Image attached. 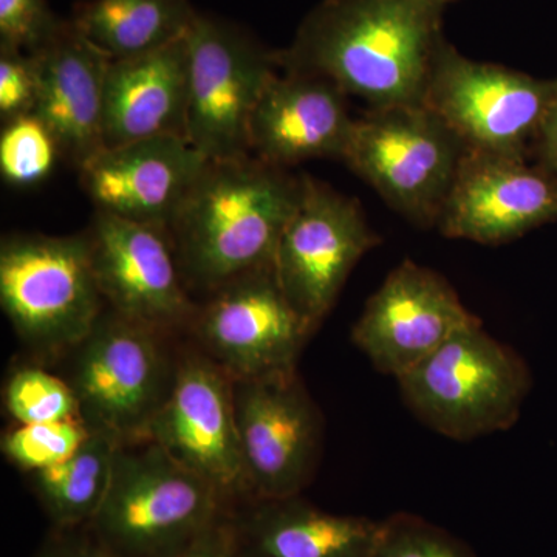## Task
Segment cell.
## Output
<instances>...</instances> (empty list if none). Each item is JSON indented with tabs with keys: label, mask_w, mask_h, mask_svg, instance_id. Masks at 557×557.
<instances>
[{
	"label": "cell",
	"mask_w": 557,
	"mask_h": 557,
	"mask_svg": "<svg viewBox=\"0 0 557 557\" xmlns=\"http://www.w3.org/2000/svg\"><path fill=\"white\" fill-rule=\"evenodd\" d=\"M440 0H322L278 65L319 76L370 110L424 106L443 44Z\"/></svg>",
	"instance_id": "obj_1"
},
{
	"label": "cell",
	"mask_w": 557,
	"mask_h": 557,
	"mask_svg": "<svg viewBox=\"0 0 557 557\" xmlns=\"http://www.w3.org/2000/svg\"><path fill=\"white\" fill-rule=\"evenodd\" d=\"M300 190L302 178L251 153L209 161L170 226L188 288L209 295L233 278L273 267Z\"/></svg>",
	"instance_id": "obj_2"
},
{
	"label": "cell",
	"mask_w": 557,
	"mask_h": 557,
	"mask_svg": "<svg viewBox=\"0 0 557 557\" xmlns=\"http://www.w3.org/2000/svg\"><path fill=\"white\" fill-rule=\"evenodd\" d=\"M397 381L413 416L457 442L515 426L531 387L525 361L491 336L480 319Z\"/></svg>",
	"instance_id": "obj_3"
},
{
	"label": "cell",
	"mask_w": 557,
	"mask_h": 557,
	"mask_svg": "<svg viewBox=\"0 0 557 557\" xmlns=\"http://www.w3.org/2000/svg\"><path fill=\"white\" fill-rule=\"evenodd\" d=\"M226 507L207 480L141 440L116 449L108 494L89 528L116 557H168Z\"/></svg>",
	"instance_id": "obj_4"
},
{
	"label": "cell",
	"mask_w": 557,
	"mask_h": 557,
	"mask_svg": "<svg viewBox=\"0 0 557 557\" xmlns=\"http://www.w3.org/2000/svg\"><path fill=\"white\" fill-rule=\"evenodd\" d=\"M0 306L39 357H61L79 346L106 310L87 234L3 236Z\"/></svg>",
	"instance_id": "obj_5"
},
{
	"label": "cell",
	"mask_w": 557,
	"mask_h": 557,
	"mask_svg": "<svg viewBox=\"0 0 557 557\" xmlns=\"http://www.w3.org/2000/svg\"><path fill=\"white\" fill-rule=\"evenodd\" d=\"M467 145L424 106L370 110L355 121L344 163L403 218L437 226Z\"/></svg>",
	"instance_id": "obj_6"
},
{
	"label": "cell",
	"mask_w": 557,
	"mask_h": 557,
	"mask_svg": "<svg viewBox=\"0 0 557 557\" xmlns=\"http://www.w3.org/2000/svg\"><path fill=\"white\" fill-rule=\"evenodd\" d=\"M164 338L108 309L73 348L67 381L78 399L81 420L91 432L120 445L148 440L177 368L168 357Z\"/></svg>",
	"instance_id": "obj_7"
},
{
	"label": "cell",
	"mask_w": 557,
	"mask_h": 557,
	"mask_svg": "<svg viewBox=\"0 0 557 557\" xmlns=\"http://www.w3.org/2000/svg\"><path fill=\"white\" fill-rule=\"evenodd\" d=\"M556 90L557 79L469 60L446 40L424 108L445 121L468 149L528 160Z\"/></svg>",
	"instance_id": "obj_8"
},
{
	"label": "cell",
	"mask_w": 557,
	"mask_h": 557,
	"mask_svg": "<svg viewBox=\"0 0 557 557\" xmlns=\"http://www.w3.org/2000/svg\"><path fill=\"white\" fill-rule=\"evenodd\" d=\"M188 40L186 138L211 161L249 156V121L278 72L271 53L242 28L199 14Z\"/></svg>",
	"instance_id": "obj_9"
},
{
	"label": "cell",
	"mask_w": 557,
	"mask_h": 557,
	"mask_svg": "<svg viewBox=\"0 0 557 557\" xmlns=\"http://www.w3.org/2000/svg\"><path fill=\"white\" fill-rule=\"evenodd\" d=\"M189 330L231 380H252L296 372L317 329L292 306L273 265L209 293Z\"/></svg>",
	"instance_id": "obj_10"
},
{
	"label": "cell",
	"mask_w": 557,
	"mask_h": 557,
	"mask_svg": "<svg viewBox=\"0 0 557 557\" xmlns=\"http://www.w3.org/2000/svg\"><path fill=\"white\" fill-rule=\"evenodd\" d=\"M247 498L302 494L317 472L321 412L298 372L233 380Z\"/></svg>",
	"instance_id": "obj_11"
},
{
	"label": "cell",
	"mask_w": 557,
	"mask_h": 557,
	"mask_svg": "<svg viewBox=\"0 0 557 557\" xmlns=\"http://www.w3.org/2000/svg\"><path fill=\"white\" fill-rule=\"evenodd\" d=\"M300 200L278 242L274 273L314 329L335 306L359 259L380 244L355 199L304 175Z\"/></svg>",
	"instance_id": "obj_12"
},
{
	"label": "cell",
	"mask_w": 557,
	"mask_h": 557,
	"mask_svg": "<svg viewBox=\"0 0 557 557\" xmlns=\"http://www.w3.org/2000/svg\"><path fill=\"white\" fill-rule=\"evenodd\" d=\"M91 262L109 310L161 335L189 330L193 302L170 231L95 211Z\"/></svg>",
	"instance_id": "obj_13"
},
{
	"label": "cell",
	"mask_w": 557,
	"mask_h": 557,
	"mask_svg": "<svg viewBox=\"0 0 557 557\" xmlns=\"http://www.w3.org/2000/svg\"><path fill=\"white\" fill-rule=\"evenodd\" d=\"M148 440L218 490L226 505L248 497L234 416L233 380L201 351L177 361Z\"/></svg>",
	"instance_id": "obj_14"
},
{
	"label": "cell",
	"mask_w": 557,
	"mask_h": 557,
	"mask_svg": "<svg viewBox=\"0 0 557 557\" xmlns=\"http://www.w3.org/2000/svg\"><path fill=\"white\" fill-rule=\"evenodd\" d=\"M478 321L442 274L406 259L370 296L351 339L373 368L398 380Z\"/></svg>",
	"instance_id": "obj_15"
},
{
	"label": "cell",
	"mask_w": 557,
	"mask_h": 557,
	"mask_svg": "<svg viewBox=\"0 0 557 557\" xmlns=\"http://www.w3.org/2000/svg\"><path fill=\"white\" fill-rule=\"evenodd\" d=\"M555 220V174L527 159L468 149L437 226L449 239L502 245Z\"/></svg>",
	"instance_id": "obj_16"
},
{
	"label": "cell",
	"mask_w": 557,
	"mask_h": 557,
	"mask_svg": "<svg viewBox=\"0 0 557 557\" xmlns=\"http://www.w3.org/2000/svg\"><path fill=\"white\" fill-rule=\"evenodd\" d=\"M209 161L185 137L141 139L102 149L81 168V185L97 211L170 231Z\"/></svg>",
	"instance_id": "obj_17"
},
{
	"label": "cell",
	"mask_w": 557,
	"mask_h": 557,
	"mask_svg": "<svg viewBox=\"0 0 557 557\" xmlns=\"http://www.w3.org/2000/svg\"><path fill=\"white\" fill-rule=\"evenodd\" d=\"M355 121L335 84L284 70L269 81L252 112L249 152L285 170L307 160L343 161Z\"/></svg>",
	"instance_id": "obj_18"
},
{
	"label": "cell",
	"mask_w": 557,
	"mask_h": 557,
	"mask_svg": "<svg viewBox=\"0 0 557 557\" xmlns=\"http://www.w3.org/2000/svg\"><path fill=\"white\" fill-rule=\"evenodd\" d=\"M38 69L35 115L49 126L62 159L81 168L104 149L102 104L110 60L72 20L32 51Z\"/></svg>",
	"instance_id": "obj_19"
},
{
	"label": "cell",
	"mask_w": 557,
	"mask_h": 557,
	"mask_svg": "<svg viewBox=\"0 0 557 557\" xmlns=\"http://www.w3.org/2000/svg\"><path fill=\"white\" fill-rule=\"evenodd\" d=\"M225 525L231 557H368L381 520L332 515L296 494L234 502Z\"/></svg>",
	"instance_id": "obj_20"
},
{
	"label": "cell",
	"mask_w": 557,
	"mask_h": 557,
	"mask_svg": "<svg viewBox=\"0 0 557 557\" xmlns=\"http://www.w3.org/2000/svg\"><path fill=\"white\" fill-rule=\"evenodd\" d=\"M188 40L110 61L104 81V149L160 137L186 138Z\"/></svg>",
	"instance_id": "obj_21"
},
{
	"label": "cell",
	"mask_w": 557,
	"mask_h": 557,
	"mask_svg": "<svg viewBox=\"0 0 557 557\" xmlns=\"http://www.w3.org/2000/svg\"><path fill=\"white\" fill-rule=\"evenodd\" d=\"M197 16L189 0H89L81 3L72 21L110 61H116L185 39Z\"/></svg>",
	"instance_id": "obj_22"
},
{
	"label": "cell",
	"mask_w": 557,
	"mask_h": 557,
	"mask_svg": "<svg viewBox=\"0 0 557 557\" xmlns=\"http://www.w3.org/2000/svg\"><path fill=\"white\" fill-rule=\"evenodd\" d=\"M120 443L101 432H91L78 453L57 467L32 475L33 493L54 528L89 525L112 479Z\"/></svg>",
	"instance_id": "obj_23"
},
{
	"label": "cell",
	"mask_w": 557,
	"mask_h": 557,
	"mask_svg": "<svg viewBox=\"0 0 557 557\" xmlns=\"http://www.w3.org/2000/svg\"><path fill=\"white\" fill-rule=\"evenodd\" d=\"M62 159L49 126L35 113L3 123L0 134V174L16 188H32L49 177Z\"/></svg>",
	"instance_id": "obj_24"
},
{
	"label": "cell",
	"mask_w": 557,
	"mask_h": 557,
	"mask_svg": "<svg viewBox=\"0 0 557 557\" xmlns=\"http://www.w3.org/2000/svg\"><path fill=\"white\" fill-rule=\"evenodd\" d=\"M3 401L14 423H53L81 418L78 399L69 381L39 366L13 370L3 388Z\"/></svg>",
	"instance_id": "obj_25"
},
{
	"label": "cell",
	"mask_w": 557,
	"mask_h": 557,
	"mask_svg": "<svg viewBox=\"0 0 557 557\" xmlns=\"http://www.w3.org/2000/svg\"><path fill=\"white\" fill-rule=\"evenodd\" d=\"M81 418L53 423H16L2 435V454L22 471H44L69 460L90 437Z\"/></svg>",
	"instance_id": "obj_26"
},
{
	"label": "cell",
	"mask_w": 557,
	"mask_h": 557,
	"mask_svg": "<svg viewBox=\"0 0 557 557\" xmlns=\"http://www.w3.org/2000/svg\"><path fill=\"white\" fill-rule=\"evenodd\" d=\"M368 557H475L463 541L418 516L399 512L381 520Z\"/></svg>",
	"instance_id": "obj_27"
},
{
	"label": "cell",
	"mask_w": 557,
	"mask_h": 557,
	"mask_svg": "<svg viewBox=\"0 0 557 557\" xmlns=\"http://www.w3.org/2000/svg\"><path fill=\"white\" fill-rule=\"evenodd\" d=\"M38 69L27 51L0 44V119L2 123L35 112Z\"/></svg>",
	"instance_id": "obj_28"
},
{
	"label": "cell",
	"mask_w": 557,
	"mask_h": 557,
	"mask_svg": "<svg viewBox=\"0 0 557 557\" xmlns=\"http://www.w3.org/2000/svg\"><path fill=\"white\" fill-rule=\"evenodd\" d=\"M61 20L46 0H0V44L32 53Z\"/></svg>",
	"instance_id": "obj_29"
},
{
	"label": "cell",
	"mask_w": 557,
	"mask_h": 557,
	"mask_svg": "<svg viewBox=\"0 0 557 557\" xmlns=\"http://www.w3.org/2000/svg\"><path fill=\"white\" fill-rule=\"evenodd\" d=\"M35 557H116L89 525L78 528H54Z\"/></svg>",
	"instance_id": "obj_30"
},
{
	"label": "cell",
	"mask_w": 557,
	"mask_h": 557,
	"mask_svg": "<svg viewBox=\"0 0 557 557\" xmlns=\"http://www.w3.org/2000/svg\"><path fill=\"white\" fill-rule=\"evenodd\" d=\"M168 557H231L225 511L214 523Z\"/></svg>",
	"instance_id": "obj_31"
},
{
	"label": "cell",
	"mask_w": 557,
	"mask_h": 557,
	"mask_svg": "<svg viewBox=\"0 0 557 557\" xmlns=\"http://www.w3.org/2000/svg\"><path fill=\"white\" fill-rule=\"evenodd\" d=\"M534 153L537 163L557 177V90L542 124Z\"/></svg>",
	"instance_id": "obj_32"
},
{
	"label": "cell",
	"mask_w": 557,
	"mask_h": 557,
	"mask_svg": "<svg viewBox=\"0 0 557 557\" xmlns=\"http://www.w3.org/2000/svg\"><path fill=\"white\" fill-rule=\"evenodd\" d=\"M440 2L448 3V2H449V0H440Z\"/></svg>",
	"instance_id": "obj_33"
}]
</instances>
